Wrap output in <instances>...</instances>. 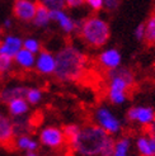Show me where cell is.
I'll list each match as a JSON object with an SVG mask.
<instances>
[{"label":"cell","instance_id":"1","mask_svg":"<svg viewBox=\"0 0 155 156\" xmlns=\"http://www.w3.org/2000/svg\"><path fill=\"white\" fill-rule=\"evenodd\" d=\"M56 67L55 77L63 83L79 81L85 75L88 57L80 48L74 44H65L55 55Z\"/></svg>","mask_w":155,"mask_h":156},{"label":"cell","instance_id":"24","mask_svg":"<svg viewBox=\"0 0 155 156\" xmlns=\"http://www.w3.org/2000/svg\"><path fill=\"white\" fill-rule=\"evenodd\" d=\"M23 48L28 50L29 52H32L34 55H37L42 50V46H41V42L37 40L34 37H28L26 40H23Z\"/></svg>","mask_w":155,"mask_h":156},{"label":"cell","instance_id":"32","mask_svg":"<svg viewBox=\"0 0 155 156\" xmlns=\"http://www.w3.org/2000/svg\"><path fill=\"white\" fill-rule=\"evenodd\" d=\"M148 133H150L151 136L155 137V118H154V121L150 123V126L148 127Z\"/></svg>","mask_w":155,"mask_h":156},{"label":"cell","instance_id":"31","mask_svg":"<svg viewBox=\"0 0 155 156\" xmlns=\"http://www.w3.org/2000/svg\"><path fill=\"white\" fill-rule=\"evenodd\" d=\"M13 27V20L10 18H5L4 22H3V27L2 28H5V29H10Z\"/></svg>","mask_w":155,"mask_h":156},{"label":"cell","instance_id":"35","mask_svg":"<svg viewBox=\"0 0 155 156\" xmlns=\"http://www.w3.org/2000/svg\"><path fill=\"white\" fill-rule=\"evenodd\" d=\"M0 42H2V36H0Z\"/></svg>","mask_w":155,"mask_h":156},{"label":"cell","instance_id":"33","mask_svg":"<svg viewBox=\"0 0 155 156\" xmlns=\"http://www.w3.org/2000/svg\"><path fill=\"white\" fill-rule=\"evenodd\" d=\"M27 156H40L37 154V151H31V152H27Z\"/></svg>","mask_w":155,"mask_h":156},{"label":"cell","instance_id":"26","mask_svg":"<svg viewBox=\"0 0 155 156\" xmlns=\"http://www.w3.org/2000/svg\"><path fill=\"white\" fill-rule=\"evenodd\" d=\"M38 4L47 8L49 10H57V9H65L66 8L65 0H38Z\"/></svg>","mask_w":155,"mask_h":156},{"label":"cell","instance_id":"25","mask_svg":"<svg viewBox=\"0 0 155 156\" xmlns=\"http://www.w3.org/2000/svg\"><path fill=\"white\" fill-rule=\"evenodd\" d=\"M63 131H64V135H65L66 141L70 144L73 140L76 137V135L79 133L80 126H79V124H76V123H70V124H66V126L63 128Z\"/></svg>","mask_w":155,"mask_h":156},{"label":"cell","instance_id":"22","mask_svg":"<svg viewBox=\"0 0 155 156\" xmlns=\"http://www.w3.org/2000/svg\"><path fill=\"white\" fill-rule=\"evenodd\" d=\"M24 98L29 105H37L41 103V100L43 98V93L38 88H27Z\"/></svg>","mask_w":155,"mask_h":156},{"label":"cell","instance_id":"10","mask_svg":"<svg viewBox=\"0 0 155 156\" xmlns=\"http://www.w3.org/2000/svg\"><path fill=\"white\" fill-rule=\"evenodd\" d=\"M56 67V58L55 55L47 50H41L36 55L34 69L41 75H53Z\"/></svg>","mask_w":155,"mask_h":156},{"label":"cell","instance_id":"2","mask_svg":"<svg viewBox=\"0 0 155 156\" xmlns=\"http://www.w3.org/2000/svg\"><path fill=\"white\" fill-rule=\"evenodd\" d=\"M112 140L110 133L94 123L80 127L79 133L70 145L78 156H102L106 146Z\"/></svg>","mask_w":155,"mask_h":156},{"label":"cell","instance_id":"28","mask_svg":"<svg viewBox=\"0 0 155 156\" xmlns=\"http://www.w3.org/2000/svg\"><path fill=\"white\" fill-rule=\"evenodd\" d=\"M144 34H145V26L144 23H140L134 30V36L137 41H144Z\"/></svg>","mask_w":155,"mask_h":156},{"label":"cell","instance_id":"29","mask_svg":"<svg viewBox=\"0 0 155 156\" xmlns=\"http://www.w3.org/2000/svg\"><path fill=\"white\" fill-rule=\"evenodd\" d=\"M85 4H88L96 12L103 9V0H85Z\"/></svg>","mask_w":155,"mask_h":156},{"label":"cell","instance_id":"34","mask_svg":"<svg viewBox=\"0 0 155 156\" xmlns=\"http://www.w3.org/2000/svg\"><path fill=\"white\" fill-rule=\"evenodd\" d=\"M2 30H3V28H2V26H0V36H2Z\"/></svg>","mask_w":155,"mask_h":156},{"label":"cell","instance_id":"19","mask_svg":"<svg viewBox=\"0 0 155 156\" xmlns=\"http://www.w3.org/2000/svg\"><path fill=\"white\" fill-rule=\"evenodd\" d=\"M32 23L37 28H46V27H49V24L51 23L50 10L47 9V8H45L43 5L38 4L36 14H34V17L32 19Z\"/></svg>","mask_w":155,"mask_h":156},{"label":"cell","instance_id":"6","mask_svg":"<svg viewBox=\"0 0 155 156\" xmlns=\"http://www.w3.org/2000/svg\"><path fill=\"white\" fill-rule=\"evenodd\" d=\"M38 138H40L41 145H43L45 147L51 149V150L61 149V147L64 146V144L66 142V138H65L63 128H59L56 126L43 127L40 131Z\"/></svg>","mask_w":155,"mask_h":156},{"label":"cell","instance_id":"4","mask_svg":"<svg viewBox=\"0 0 155 156\" xmlns=\"http://www.w3.org/2000/svg\"><path fill=\"white\" fill-rule=\"evenodd\" d=\"M78 30L84 43L93 48H100L106 46L111 37V27L108 22L97 15H92L80 22Z\"/></svg>","mask_w":155,"mask_h":156},{"label":"cell","instance_id":"15","mask_svg":"<svg viewBox=\"0 0 155 156\" xmlns=\"http://www.w3.org/2000/svg\"><path fill=\"white\" fill-rule=\"evenodd\" d=\"M135 144L140 156H155V137L150 133L139 136Z\"/></svg>","mask_w":155,"mask_h":156},{"label":"cell","instance_id":"30","mask_svg":"<svg viewBox=\"0 0 155 156\" xmlns=\"http://www.w3.org/2000/svg\"><path fill=\"white\" fill-rule=\"evenodd\" d=\"M67 8H80L85 4V0H65Z\"/></svg>","mask_w":155,"mask_h":156},{"label":"cell","instance_id":"18","mask_svg":"<svg viewBox=\"0 0 155 156\" xmlns=\"http://www.w3.org/2000/svg\"><path fill=\"white\" fill-rule=\"evenodd\" d=\"M27 88L23 85H8L0 90V102L6 104L14 98H20L26 95Z\"/></svg>","mask_w":155,"mask_h":156},{"label":"cell","instance_id":"8","mask_svg":"<svg viewBox=\"0 0 155 156\" xmlns=\"http://www.w3.org/2000/svg\"><path fill=\"white\" fill-rule=\"evenodd\" d=\"M15 136L17 133H15V127L12 117L4 114L0 111V146L6 147V149L13 147Z\"/></svg>","mask_w":155,"mask_h":156},{"label":"cell","instance_id":"3","mask_svg":"<svg viewBox=\"0 0 155 156\" xmlns=\"http://www.w3.org/2000/svg\"><path fill=\"white\" fill-rule=\"evenodd\" d=\"M108 100L114 105H121L127 100L128 90L135 84V75L127 67L118 66L108 71Z\"/></svg>","mask_w":155,"mask_h":156},{"label":"cell","instance_id":"20","mask_svg":"<svg viewBox=\"0 0 155 156\" xmlns=\"http://www.w3.org/2000/svg\"><path fill=\"white\" fill-rule=\"evenodd\" d=\"M131 142L130 137H121L117 141L114 140V145H113V152L112 156H130V151H131Z\"/></svg>","mask_w":155,"mask_h":156},{"label":"cell","instance_id":"21","mask_svg":"<svg viewBox=\"0 0 155 156\" xmlns=\"http://www.w3.org/2000/svg\"><path fill=\"white\" fill-rule=\"evenodd\" d=\"M144 26H145L144 41H146L149 44H155V10L146 19Z\"/></svg>","mask_w":155,"mask_h":156},{"label":"cell","instance_id":"23","mask_svg":"<svg viewBox=\"0 0 155 156\" xmlns=\"http://www.w3.org/2000/svg\"><path fill=\"white\" fill-rule=\"evenodd\" d=\"M13 67H14L13 57L0 53V76H5L9 73H12Z\"/></svg>","mask_w":155,"mask_h":156},{"label":"cell","instance_id":"5","mask_svg":"<svg viewBox=\"0 0 155 156\" xmlns=\"http://www.w3.org/2000/svg\"><path fill=\"white\" fill-rule=\"evenodd\" d=\"M94 122L111 136L118 135L122 131V122L108 107H98L94 112Z\"/></svg>","mask_w":155,"mask_h":156},{"label":"cell","instance_id":"11","mask_svg":"<svg viewBox=\"0 0 155 156\" xmlns=\"http://www.w3.org/2000/svg\"><path fill=\"white\" fill-rule=\"evenodd\" d=\"M50 15H51V22H56L63 32L70 34V33L75 32V30H78V27H79L80 22L74 20L64 9L50 10Z\"/></svg>","mask_w":155,"mask_h":156},{"label":"cell","instance_id":"16","mask_svg":"<svg viewBox=\"0 0 155 156\" xmlns=\"http://www.w3.org/2000/svg\"><path fill=\"white\" fill-rule=\"evenodd\" d=\"M13 61H14V65L18 66L22 70H32V69H34L36 55L22 47L17 53L14 55Z\"/></svg>","mask_w":155,"mask_h":156},{"label":"cell","instance_id":"7","mask_svg":"<svg viewBox=\"0 0 155 156\" xmlns=\"http://www.w3.org/2000/svg\"><path fill=\"white\" fill-rule=\"evenodd\" d=\"M155 118V109L149 105H136L128 109L127 119L132 123L140 124L141 127L148 128Z\"/></svg>","mask_w":155,"mask_h":156},{"label":"cell","instance_id":"12","mask_svg":"<svg viewBox=\"0 0 155 156\" xmlns=\"http://www.w3.org/2000/svg\"><path fill=\"white\" fill-rule=\"evenodd\" d=\"M98 62L99 65L102 66L106 70H113L116 67L121 66V62H122V56H121V52L117 48H106L102 52L99 53L98 56Z\"/></svg>","mask_w":155,"mask_h":156},{"label":"cell","instance_id":"17","mask_svg":"<svg viewBox=\"0 0 155 156\" xmlns=\"http://www.w3.org/2000/svg\"><path fill=\"white\" fill-rule=\"evenodd\" d=\"M38 146H40L38 141H36L34 138H32L26 133H19L14 138V147L20 151H24V152L37 151Z\"/></svg>","mask_w":155,"mask_h":156},{"label":"cell","instance_id":"27","mask_svg":"<svg viewBox=\"0 0 155 156\" xmlns=\"http://www.w3.org/2000/svg\"><path fill=\"white\" fill-rule=\"evenodd\" d=\"M121 4V0H103V8L108 12H114L116 9H118V6Z\"/></svg>","mask_w":155,"mask_h":156},{"label":"cell","instance_id":"14","mask_svg":"<svg viewBox=\"0 0 155 156\" xmlns=\"http://www.w3.org/2000/svg\"><path fill=\"white\" fill-rule=\"evenodd\" d=\"M6 109L12 118H20V117H24L28 113L29 104L24 97L14 98L6 103Z\"/></svg>","mask_w":155,"mask_h":156},{"label":"cell","instance_id":"9","mask_svg":"<svg viewBox=\"0 0 155 156\" xmlns=\"http://www.w3.org/2000/svg\"><path fill=\"white\" fill-rule=\"evenodd\" d=\"M37 2L33 0H15L13 5V14L15 19L23 23L32 22L36 10H37Z\"/></svg>","mask_w":155,"mask_h":156},{"label":"cell","instance_id":"13","mask_svg":"<svg viewBox=\"0 0 155 156\" xmlns=\"http://www.w3.org/2000/svg\"><path fill=\"white\" fill-rule=\"evenodd\" d=\"M23 47V40L17 36V34H6L2 38L0 42V53L8 55L10 57H14V55L17 53L20 48Z\"/></svg>","mask_w":155,"mask_h":156}]
</instances>
